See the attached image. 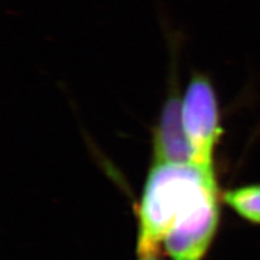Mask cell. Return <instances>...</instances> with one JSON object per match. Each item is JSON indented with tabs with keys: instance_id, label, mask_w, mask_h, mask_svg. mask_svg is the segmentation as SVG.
<instances>
[{
	"instance_id": "cell-1",
	"label": "cell",
	"mask_w": 260,
	"mask_h": 260,
	"mask_svg": "<svg viewBox=\"0 0 260 260\" xmlns=\"http://www.w3.org/2000/svg\"><path fill=\"white\" fill-rule=\"evenodd\" d=\"M138 255L159 253L172 260H203L219 222L214 172L193 162L154 164L138 209Z\"/></svg>"
},
{
	"instance_id": "cell-2",
	"label": "cell",
	"mask_w": 260,
	"mask_h": 260,
	"mask_svg": "<svg viewBox=\"0 0 260 260\" xmlns=\"http://www.w3.org/2000/svg\"><path fill=\"white\" fill-rule=\"evenodd\" d=\"M181 113L191 162L204 170L214 172V148L223 129L218 94L209 74L190 71L182 92Z\"/></svg>"
},
{
	"instance_id": "cell-3",
	"label": "cell",
	"mask_w": 260,
	"mask_h": 260,
	"mask_svg": "<svg viewBox=\"0 0 260 260\" xmlns=\"http://www.w3.org/2000/svg\"><path fill=\"white\" fill-rule=\"evenodd\" d=\"M223 201L242 219L260 225V183L224 191Z\"/></svg>"
},
{
	"instance_id": "cell-4",
	"label": "cell",
	"mask_w": 260,
	"mask_h": 260,
	"mask_svg": "<svg viewBox=\"0 0 260 260\" xmlns=\"http://www.w3.org/2000/svg\"><path fill=\"white\" fill-rule=\"evenodd\" d=\"M139 260H161L159 258V253H149V254L139 255Z\"/></svg>"
}]
</instances>
